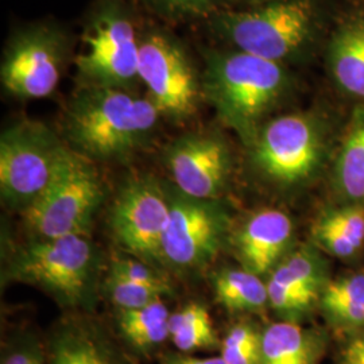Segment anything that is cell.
Here are the masks:
<instances>
[{
  "label": "cell",
  "mask_w": 364,
  "mask_h": 364,
  "mask_svg": "<svg viewBox=\"0 0 364 364\" xmlns=\"http://www.w3.org/2000/svg\"><path fill=\"white\" fill-rule=\"evenodd\" d=\"M296 85L289 66L230 48L204 52V100L246 147Z\"/></svg>",
  "instance_id": "1"
},
{
  "label": "cell",
  "mask_w": 364,
  "mask_h": 364,
  "mask_svg": "<svg viewBox=\"0 0 364 364\" xmlns=\"http://www.w3.org/2000/svg\"><path fill=\"white\" fill-rule=\"evenodd\" d=\"M162 119L135 92L77 87L64 115L65 144L93 162L124 161L146 147Z\"/></svg>",
  "instance_id": "2"
},
{
  "label": "cell",
  "mask_w": 364,
  "mask_h": 364,
  "mask_svg": "<svg viewBox=\"0 0 364 364\" xmlns=\"http://www.w3.org/2000/svg\"><path fill=\"white\" fill-rule=\"evenodd\" d=\"M230 49L289 66L309 58L324 39L321 0H274L247 10H220L208 19Z\"/></svg>",
  "instance_id": "3"
},
{
  "label": "cell",
  "mask_w": 364,
  "mask_h": 364,
  "mask_svg": "<svg viewBox=\"0 0 364 364\" xmlns=\"http://www.w3.org/2000/svg\"><path fill=\"white\" fill-rule=\"evenodd\" d=\"M246 149L255 177L289 193L311 185L326 170L336 146L326 117L299 111L269 119Z\"/></svg>",
  "instance_id": "4"
},
{
  "label": "cell",
  "mask_w": 364,
  "mask_h": 364,
  "mask_svg": "<svg viewBox=\"0 0 364 364\" xmlns=\"http://www.w3.org/2000/svg\"><path fill=\"white\" fill-rule=\"evenodd\" d=\"M100 252L88 235L33 239L14 250L3 275L39 287L63 306L88 312L100 275Z\"/></svg>",
  "instance_id": "5"
},
{
  "label": "cell",
  "mask_w": 364,
  "mask_h": 364,
  "mask_svg": "<svg viewBox=\"0 0 364 364\" xmlns=\"http://www.w3.org/2000/svg\"><path fill=\"white\" fill-rule=\"evenodd\" d=\"M105 197L95 162L66 146L52 181L21 215L34 239L88 235Z\"/></svg>",
  "instance_id": "6"
},
{
  "label": "cell",
  "mask_w": 364,
  "mask_h": 364,
  "mask_svg": "<svg viewBox=\"0 0 364 364\" xmlns=\"http://www.w3.org/2000/svg\"><path fill=\"white\" fill-rule=\"evenodd\" d=\"M84 49L75 57L77 87L135 92L139 78V33L120 0H103L84 33Z\"/></svg>",
  "instance_id": "7"
},
{
  "label": "cell",
  "mask_w": 364,
  "mask_h": 364,
  "mask_svg": "<svg viewBox=\"0 0 364 364\" xmlns=\"http://www.w3.org/2000/svg\"><path fill=\"white\" fill-rule=\"evenodd\" d=\"M139 78L161 117L174 124L189 122L204 100L203 73L181 41L166 30L139 33Z\"/></svg>",
  "instance_id": "8"
},
{
  "label": "cell",
  "mask_w": 364,
  "mask_h": 364,
  "mask_svg": "<svg viewBox=\"0 0 364 364\" xmlns=\"http://www.w3.org/2000/svg\"><path fill=\"white\" fill-rule=\"evenodd\" d=\"M168 191L170 213L161 245V262L176 272L201 270L230 245V207L221 198L183 195L174 185H168Z\"/></svg>",
  "instance_id": "9"
},
{
  "label": "cell",
  "mask_w": 364,
  "mask_h": 364,
  "mask_svg": "<svg viewBox=\"0 0 364 364\" xmlns=\"http://www.w3.org/2000/svg\"><path fill=\"white\" fill-rule=\"evenodd\" d=\"M65 141L38 120L23 119L0 136V195L7 208L26 210L46 186L65 151Z\"/></svg>",
  "instance_id": "10"
},
{
  "label": "cell",
  "mask_w": 364,
  "mask_h": 364,
  "mask_svg": "<svg viewBox=\"0 0 364 364\" xmlns=\"http://www.w3.org/2000/svg\"><path fill=\"white\" fill-rule=\"evenodd\" d=\"M72 53L69 36L52 23L18 30L3 53L0 80L4 91L19 100L52 96Z\"/></svg>",
  "instance_id": "11"
},
{
  "label": "cell",
  "mask_w": 364,
  "mask_h": 364,
  "mask_svg": "<svg viewBox=\"0 0 364 364\" xmlns=\"http://www.w3.org/2000/svg\"><path fill=\"white\" fill-rule=\"evenodd\" d=\"M168 183L151 176L124 182L109 212V225L117 243L131 257L159 266L162 237L169 220Z\"/></svg>",
  "instance_id": "12"
},
{
  "label": "cell",
  "mask_w": 364,
  "mask_h": 364,
  "mask_svg": "<svg viewBox=\"0 0 364 364\" xmlns=\"http://www.w3.org/2000/svg\"><path fill=\"white\" fill-rule=\"evenodd\" d=\"M162 159L173 185L196 198H221L234 174L232 147L218 131L183 134L165 147Z\"/></svg>",
  "instance_id": "13"
},
{
  "label": "cell",
  "mask_w": 364,
  "mask_h": 364,
  "mask_svg": "<svg viewBox=\"0 0 364 364\" xmlns=\"http://www.w3.org/2000/svg\"><path fill=\"white\" fill-rule=\"evenodd\" d=\"M49 364H138L112 329L87 313L70 314L46 338Z\"/></svg>",
  "instance_id": "14"
},
{
  "label": "cell",
  "mask_w": 364,
  "mask_h": 364,
  "mask_svg": "<svg viewBox=\"0 0 364 364\" xmlns=\"http://www.w3.org/2000/svg\"><path fill=\"white\" fill-rule=\"evenodd\" d=\"M294 224L279 209H260L232 230L230 245L240 267L259 277H269L294 247Z\"/></svg>",
  "instance_id": "15"
},
{
  "label": "cell",
  "mask_w": 364,
  "mask_h": 364,
  "mask_svg": "<svg viewBox=\"0 0 364 364\" xmlns=\"http://www.w3.org/2000/svg\"><path fill=\"white\" fill-rule=\"evenodd\" d=\"M326 66L341 95L364 105V7L346 14L326 41Z\"/></svg>",
  "instance_id": "16"
},
{
  "label": "cell",
  "mask_w": 364,
  "mask_h": 364,
  "mask_svg": "<svg viewBox=\"0 0 364 364\" xmlns=\"http://www.w3.org/2000/svg\"><path fill=\"white\" fill-rule=\"evenodd\" d=\"M329 347L326 326L278 320L262 329L260 364H321Z\"/></svg>",
  "instance_id": "17"
},
{
  "label": "cell",
  "mask_w": 364,
  "mask_h": 364,
  "mask_svg": "<svg viewBox=\"0 0 364 364\" xmlns=\"http://www.w3.org/2000/svg\"><path fill=\"white\" fill-rule=\"evenodd\" d=\"M170 316L164 299H158L138 309L117 311L112 331L134 359H150L170 340Z\"/></svg>",
  "instance_id": "18"
},
{
  "label": "cell",
  "mask_w": 364,
  "mask_h": 364,
  "mask_svg": "<svg viewBox=\"0 0 364 364\" xmlns=\"http://www.w3.org/2000/svg\"><path fill=\"white\" fill-rule=\"evenodd\" d=\"M331 183L340 204L364 205V105H356L332 158Z\"/></svg>",
  "instance_id": "19"
},
{
  "label": "cell",
  "mask_w": 364,
  "mask_h": 364,
  "mask_svg": "<svg viewBox=\"0 0 364 364\" xmlns=\"http://www.w3.org/2000/svg\"><path fill=\"white\" fill-rule=\"evenodd\" d=\"M210 285L215 301L232 314H255L269 306L266 282L243 267L218 270Z\"/></svg>",
  "instance_id": "20"
},
{
  "label": "cell",
  "mask_w": 364,
  "mask_h": 364,
  "mask_svg": "<svg viewBox=\"0 0 364 364\" xmlns=\"http://www.w3.org/2000/svg\"><path fill=\"white\" fill-rule=\"evenodd\" d=\"M267 278L287 287L306 290L318 299L331 281L326 254L312 242L291 248Z\"/></svg>",
  "instance_id": "21"
},
{
  "label": "cell",
  "mask_w": 364,
  "mask_h": 364,
  "mask_svg": "<svg viewBox=\"0 0 364 364\" xmlns=\"http://www.w3.org/2000/svg\"><path fill=\"white\" fill-rule=\"evenodd\" d=\"M170 341L177 351H220L221 338L207 306L191 302L170 316Z\"/></svg>",
  "instance_id": "22"
},
{
  "label": "cell",
  "mask_w": 364,
  "mask_h": 364,
  "mask_svg": "<svg viewBox=\"0 0 364 364\" xmlns=\"http://www.w3.org/2000/svg\"><path fill=\"white\" fill-rule=\"evenodd\" d=\"M262 329L251 318L235 321L221 336L220 356L225 364H260Z\"/></svg>",
  "instance_id": "23"
},
{
  "label": "cell",
  "mask_w": 364,
  "mask_h": 364,
  "mask_svg": "<svg viewBox=\"0 0 364 364\" xmlns=\"http://www.w3.org/2000/svg\"><path fill=\"white\" fill-rule=\"evenodd\" d=\"M266 285L269 308H272L282 321L302 323L318 308L320 299L306 290L287 287L272 278H267Z\"/></svg>",
  "instance_id": "24"
},
{
  "label": "cell",
  "mask_w": 364,
  "mask_h": 364,
  "mask_svg": "<svg viewBox=\"0 0 364 364\" xmlns=\"http://www.w3.org/2000/svg\"><path fill=\"white\" fill-rule=\"evenodd\" d=\"M107 277L141 287H150L164 293L165 296H170L173 293L169 281L165 278V275L156 270V266H151L131 255H115L109 262Z\"/></svg>",
  "instance_id": "25"
},
{
  "label": "cell",
  "mask_w": 364,
  "mask_h": 364,
  "mask_svg": "<svg viewBox=\"0 0 364 364\" xmlns=\"http://www.w3.org/2000/svg\"><path fill=\"white\" fill-rule=\"evenodd\" d=\"M312 227L346 235L364 245V205L360 204H340L324 209Z\"/></svg>",
  "instance_id": "26"
},
{
  "label": "cell",
  "mask_w": 364,
  "mask_h": 364,
  "mask_svg": "<svg viewBox=\"0 0 364 364\" xmlns=\"http://www.w3.org/2000/svg\"><path fill=\"white\" fill-rule=\"evenodd\" d=\"M0 364H49L46 338L30 331L14 332L3 341Z\"/></svg>",
  "instance_id": "27"
},
{
  "label": "cell",
  "mask_w": 364,
  "mask_h": 364,
  "mask_svg": "<svg viewBox=\"0 0 364 364\" xmlns=\"http://www.w3.org/2000/svg\"><path fill=\"white\" fill-rule=\"evenodd\" d=\"M159 18L170 22L210 19L221 10L219 0H142Z\"/></svg>",
  "instance_id": "28"
},
{
  "label": "cell",
  "mask_w": 364,
  "mask_h": 364,
  "mask_svg": "<svg viewBox=\"0 0 364 364\" xmlns=\"http://www.w3.org/2000/svg\"><path fill=\"white\" fill-rule=\"evenodd\" d=\"M105 290L117 311L138 309L166 297L164 293L154 289L135 285L111 277H107L105 279Z\"/></svg>",
  "instance_id": "29"
},
{
  "label": "cell",
  "mask_w": 364,
  "mask_h": 364,
  "mask_svg": "<svg viewBox=\"0 0 364 364\" xmlns=\"http://www.w3.org/2000/svg\"><path fill=\"white\" fill-rule=\"evenodd\" d=\"M335 364H364V329L338 338Z\"/></svg>",
  "instance_id": "30"
},
{
  "label": "cell",
  "mask_w": 364,
  "mask_h": 364,
  "mask_svg": "<svg viewBox=\"0 0 364 364\" xmlns=\"http://www.w3.org/2000/svg\"><path fill=\"white\" fill-rule=\"evenodd\" d=\"M156 364H225L220 355L198 358L192 353H183L180 351H168L161 353L156 359Z\"/></svg>",
  "instance_id": "31"
},
{
  "label": "cell",
  "mask_w": 364,
  "mask_h": 364,
  "mask_svg": "<svg viewBox=\"0 0 364 364\" xmlns=\"http://www.w3.org/2000/svg\"><path fill=\"white\" fill-rule=\"evenodd\" d=\"M221 10H247L274 0H219Z\"/></svg>",
  "instance_id": "32"
}]
</instances>
